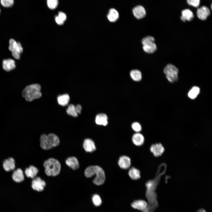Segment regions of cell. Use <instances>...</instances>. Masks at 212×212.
<instances>
[{"mask_svg": "<svg viewBox=\"0 0 212 212\" xmlns=\"http://www.w3.org/2000/svg\"><path fill=\"white\" fill-rule=\"evenodd\" d=\"M69 97L67 94H65L58 96L57 100L58 104L63 106L67 105L69 101Z\"/></svg>", "mask_w": 212, "mask_h": 212, "instance_id": "24", "label": "cell"}, {"mask_svg": "<svg viewBox=\"0 0 212 212\" xmlns=\"http://www.w3.org/2000/svg\"><path fill=\"white\" fill-rule=\"evenodd\" d=\"M132 12L134 16L138 19L143 18L146 14L145 9L141 5H138L135 7L133 9Z\"/></svg>", "mask_w": 212, "mask_h": 212, "instance_id": "11", "label": "cell"}, {"mask_svg": "<svg viewBox=\"0 0 212 212\" xmlns=\"http://www.w3.org/2000/svg\"><path fill=\"white\" fill-rule=\"evenodd\" d=\"M163 71L167 79L170 82H175L178 80V70L174 65L170 64H168Z\"/></svg>", "mask_w": 212, "mask_h": 212, "instance_id": "6", "label": "cell"}, {"mask_svg": "<svg viewBox=\"0 0 212 212\" xmlns=\"http://www.w3.org/2000/svg\"><path fill=\"white\" fill-rule=\"evenodd\" d=\"M45 186V181L39 177L34 178L32 181V187L35 191L39 192L42 191Z\"/></svg>", "mask_w": 212, "mask_h": 212, "instance_id": "7", "label": "cell"}, {"mask_svg": "<svg viewBox=\"0 0 212 212\" xmlns=\"http://www.w3.org/2000/svg\"><path fill=\"white\" fill-rule=\"evenodd\" d=\"M132 139L133 143L138 146L142 145L143 143L144 140L143 136L139 132L134 134L132 136Z\"/></svg>", "mask_w": 212, "mask_h": 212, "instance_id": "21", "label": "cell"}, {"mask_svg": "<svg viewBox=\"0 0 212 212\" xmlns=\"http://www.w3.org/2000/svg\"><path fill=\"white\" fill-rule=\"evenodd\" d=\"M210 12L209 9L205 6L198 8L197 11V15L200 19L204 20L210 15Z\"/></svg>", "mask_w": 212, "mask_h": 212, "instance_id": "9", "label": "cell"}, {"mask_svg": "<svg viewBox=\"0 0 212 212\" xmlns=\"http://www.w3.org/2000/svg\"><path fill=\"white\" fill-rule=\"evenodd\" d=\"M66 164L74 170H75L79 168V164L77 158L74 157H69L66 160Z\"/></svg>", "mask_w": 212, "mask_h": 212, "instance_id": "17", "label": "cell"}, {"mask_svg": "<svg viewBox=\"0 0 212 212\" xmlns=\"http://www.w3.org/2000/svg\"><path fill=\"white\" fill-rule=\"evenodd\" d=\"M85 175L87 178L93 175L96 176L93 180L94 183L97 185H100L104 183L105 180V175L103 170L97 165H92L87 167L85 171Z\"/></svg>", "mask_w": 212, "mask_h": 212, "instance_id": "1", "label": "cell"}, {"mask_svg": "<svg viewBox=\"0 0 212 212\" xmlns=\"http://www.w3.org/2000/svg\"><path fill=\"white\" fill-rule=\"evenodd\" d=\"M41 88V86L38 84H34L27 86L23 90L22 95L26 101L31 102L42 96Z\"/></svg>", "mask_w": 212, "mask_h": 212, "instance_id": "2", "label": "cell"}, {"mask_svg": "<svg viewBox=\"0 0 212 212\" xmlns=\"http://www.w3.org/2000/svg\"><path fill=\"white\" fill-rule=\"evenodd\" d=\"M148 205V203L145 201L142 200L135 201L131 204L132 208L142 211L146 208Z\"/></svg>", "mask_w": 212, "mask_h": 212, "instance_id": "12", "label": "cell"}, {"mask_svg": "<svg viewBox=\"0 0 212 212\" xmlns=\"http://www.w3.org/2000/svg\"><path fill=\"white\" fill-rule=\"evenodd\" d=\"M92 200L93 203L96 206H99L102 204V199L100 196L97 194H95L93 196Z\"/></svg>", "mask_w": 212, "mask_h": 212, "instance_id": "29", "label": "cell"}, {"mask_svg": "<svg viewBox=\"0 0 212 212\" xmlns=\"http://www.w3.org/2000/svg\"><path fill=\"white\" fill-rule=\"evenodd\" d=\"M12 178L14 181L17 183L23 181L24 176L22 170L20 168H18L15 170L13 173Z\"/></svg>", "mask_w": 212, "mask_h": 212, "instance_id": "19", "label": "cell"}, {"mask_svg": "<svg viewBox=\"0 0 212 212\" xmlns=\"http://www.w3.org/2000/svg\"><path fill=\"white\" fill-rule=\"evenodd\" d=\"M45 172L48 176H55L59 173L61 164L57 160L51 158L45 161L44 163Z\"/></svg>", "mask_w": 212, "mask_h": 212, "instance_id": "4", "label": "cell"}, {"mask_svg": "<svg viewBox=\"0 0 212 212\" xmlns=\"http://www.w3.org/2000/svg\"><path fill=\"white\" fill-rule=\"evenodd\" d=\"M0 3L4 7L9 8L12 7L14 4V0H0Z\"/></svg>", "mask_w": 212, "mask_h": 212, "instance_id": "31", "label": "cell"}, {"mask_svg": "<svg viewBox=\"0 0 212 212\" xmlns=\"http://www.w3.org/2000/svg\"><path fill=\"white\" fill-rule=\"evenodd\" d=\"M58 16L64 21L66 19L67 17L66 15L62 12H59Z\"/></svg>", "mask_w": 212, "mask_h": 212, "instance_id": "35", "label": "cell"}, {"mask_svg": "<svg viewBox=\"0 0 212 212\" xmlns=\"http://www.w3.org/2000/svg\"><path fill=\"white\" fill-rule=\"evenodd\" d=\"M2 67L4 70L7 72L14 69L16 67L15 61L11 58L4 59L2 61Z\"/></svg>", "mask_w": 212, "mask_h": 212, "instance_id": "8", "label": "cell"}, {"mask_svg": "<svg viewBox=\"0 0 212 212\" xmlns=\"http://www.w3.org/2000/svg\"><path fill=\"white\" fill-rule=\"evenodd\" d=\"M197 212H206L205 210L202 209L199 210Z\"/></svg>", "mask_w": 212, "mask_h": 212, "instance_id": "38", "label": "cell"}, {"mask_svg": "<svg viewBox=\"0 0 212 212\" xmlns=\"http://www.w3.org/2000/svg\"><path fill=\"white\" fill-rule=\"evenodd\" d=\"M47 4L49 9H54L57 7L58 5V0H47Z\"/></svg>", "mask_w": 212, "mask_h": 212, "instance_id": "30", "label": "cell"}, {"mask_svg": "<svg viewBox=\"0 0 212 212\" xmlns=\"http://www.w3.org/2000/svg\"><path fill=\"white\" fill-rule=\"evenodd\" d=\"M188 4L195 7H198L200 4V0H187Z\"/></svg>", "mask_w": 212, "mask_h": 212, "instance_id": "34", "label": "cell"}, {"mask_svg": "<svg viewBox=\"0 0 212 212\" xmlns=\"http://www.w3.org/2000/svg\"><path fill=\"white\" fill-rule=\"evenodd\" d=\"M0 11H1V10H0Z\"/></svg>", "mask_w": 212, "mask_h": 212, "instance_id": "39", "label": "cell"}, {"mask_svg": "<svg viewBox=\"0 0 212 212\" xmlns=\"http://www.w3.org/2000/svg\"><path fill=\"white\" fill-rule=\"evenodd\" d=\"M95 122L98 125L106 126L108 124L107 116L104 113L98 114L96 116Z\"/></svg>", "mask_w": 212, "mask_h": 212, "instance_id": "15", "label": "cell"}, {"mask_svg": "<svg viewBox=\"0 0 212 212\" xmlns=\"http://www.w3.org/2000/svg\"><path fill=\"white\" fill-rule=\"evenodd\" d=\"M55 20L56 22L59 25H62L64 23V21L60 19L58 16L55 17Z\"/></svg>", "mask_w": 212, "mask_h": 212, "instance_id": "36", "label": "cell"}, {"mask_svg": "<svg viewBox=\"0 0 212 212\" xmlns=\"http://www.w3.org/2000/svg\"><path fill=\"white\" fill-rule=\"evenodd\" d=\"M119 17L118 12L114 8L110 9L107 15V18L110 21L115 22L116 21Z\"/></svg>", "mask_w": 212, "mask_h": 212, "instance_id": "23", "label": "cell"}, {"mask_svg": "<svg viewBox=\"0 0 212 212\" xmlns=\"http://www.w3.org/2000/svg\"><path fill=\"white\" fill-rule=\"evenodd\" d=\"M155 41V39L153 37L147 36L143 38L142 40V43L143 45H144L149 42H154Z\"/></svg>", "mask_w": 212, "mask_h": 212, "instance_id": "33", "label": "cell"}, {"mask_svg": "<svg viewBox=\"0 0 212 212\" xmlns=\"http://www.w3.org/2000/svg\"><path fill=\"white\" fill-rule=\"evenodd\" d=\"M83 145L85 150L87 152H92L96 149L94 142L90 138L85 139Z\"/></svg>", "mask_w": 212, "mask_h": 212, "instance_id": "10", "label": "cell"}, {"mask_svg": "<svg viewBox=\"0 0 212 212\" xmlns=\"http://www.w3.org/2000/svg\"><path fill=\"white\" fill-rule=\"evenodd\" d=\"M157 46L154 42H150L143 45V49L146 52L151 54L157 50Z\"/></svg>", "mask_w": 212, "mask_h": 212, "instance_id": "22", "label": "cell"}, {"mask_svg": "<svg viewBox=\"0 0 212 212\" xmlns=\"http://www.w3.org/2000/svg\"><path fill=\"white\" fill-rule=\"evenodd\" d=\"M68 114L74 117H77L78 113L76 110L75 106L73 104L69 105L66 110Z\"/></svg>", "mask_w": 212, "mask_h": 212, "instance_id": "28", "label": "cell"}, {"mask_svg": "<svg viewBox=\"0 0 212 212\" xmlns=\"http://www.w3.org/2000/svg\"><path fill=\"white\" fill-rule=\"evenodd\" d=\"M76 110L78 114H80L82 110V107L80 104L77 105L75 106Z\"/></svg>", "mask_w": 212, "mask_h": 212, "instance_id": "37", "label": "cell"}, {"mask_svg": "<svg viewBox=\"0 0 212 212\" xmlns=\"http://www.w3.org/2000/svg\"><path fill=\"white\" fill-rule=\"evenodd\" d=\"M181 14L180 19L183 22L190 21L193 19L194 16L193 12L188 9L183 10L181 12Z\"/></svg>", "mask_w": 212, "mask_h": 212, "instance_id": "18", "label": "cell"}, {"mask_svg": "<svg viewBox=\"0 0 212 212\" xmlns=\"http://www.w3.org/2000/svg\"><path fill=\"white\" fill-rule=\"evenodd\" d=\"M38 172V169L33 165H30L26 168L25 171V173L26 176L32 178H35Z\"/></svg>", "mask_w": 212, "mask_h": 212, "instance_id": "20", "label": "cell"}, {"mask_svg": "<svg viewBox=\"0 0 212 212\" xmlns=\"http://www.w3.org/2000/svg\"><path fill=\"white\" fill-rule=\"evenodd\" d=\"M150 150L155 156L158 157L161 155L164 152V148L161 144H156L151 145Z\"/></svg>", "mask_w": 212, "mask_h": 212, "instance_id": "13", "label": "cell"}, {"mask_svg": "<svg viewBox=\"0 0 212 212\" xmlns=\"http://www.w3.org/2000/svg\"><path fill=\"white\" fill-rule=\"evenodd\" d=\"M3 167L6 171L14 170L15 167L14 159L12 158H10L5 160L3 163Z\"/></svg>", "mask_w": 212, "mask_h": 212, "instance_id": "16", "label": "cell"}, {"mask_svg": "<svg viewBox=\"0 0 212 212\" xmlns=\"http://www.w3.org/2000/svg\"><path fill=\"white\" fill-rule=\"evenodd\" d=\"M40 145L43 149L49 150L58 146L59 140L58 137L53 133H50L46 135L42 134L40 136Z\"/></svg>", "mask_w": 212, "mask_h": 212, "instance_id": "3", "label": "cell"}, {"mask_svg": "<svg viewBox=\"0 0 212 212\" xmlns=\"http://www.w3.org/2000/svg\"><path fill=\"white\" fill-rule=\"evenodd\" d=\"M118 164L121 168L125 169H127L130 165V159L129 157L126 156H122L120 158Z\"/></svg>", "mask_w": 212, "mask_h": 212, "instance_id": "14", "label": "cell"}, {"mask_svg": "<svg viewBox=\"0 0 212 212\" xmlns=\"http://www.w3.org/2000/svg\"><path fill=\"white\" fill-rule=\"evenodd\" d=\"M132 127L135 132H138L142 130V127L140 124L138 122H135L132 125Z\"/></svg>", "mask_w": 212, "mask_h": 212, "instance_id": "32", "label": "cell"}, {"mask_svg": "<svg viewBox=\"0 0 212 212\" xmlns=\"http://www.w3.org/2000/svg\"><path fill=\"white\" fill-rule=\"evenodd\" d=\"M130 74L131 78L134 81L138 82L140 81L142 79V74L139 70H132L131 71Z\"/></svg>", "mask_w": 212, "mask_h": 212, "instance_id": "27", "label": "cell"}, {"mask_svg": "<svg viewBox=\"0 0 212 212\" xmlns=\"http://www.w3.org/2000/svg\"><path fill=\"white\" fill-rule=\"evenodd\" d=\"M200 88L196 86L193 87L189 90L188 93V97L191 99L196 98L200 92Z\"/></svg>", "mask_w": 212, "mask_h": 212, "instance_id": "25", "label": "cell"}, {"mask_svg": "<svg viewBox=\"0 0 212 212\" xmlns=\"http://www.w3.org/2000/svg\"><path fill=\"white\" fill-rule=\"evenodd\" d=\"M9 49L15 59L18 60L20 59L23 49L20 42L16 41L13 39H10L9 41Z\"/></svg>", "mask_w": 212, "mask_h": 212, "instance_id": "5", "label": "cell"}, {"mask_svg": "<svg viewBox=\"0 0 212 212\" xmlns=\"http://www.w3.org/2000/svg\"><path fill=\"white\" fill-rule=\"evenodd\" d=\"M128 174L131 178L134 180L138 179L140 177V171L134 167H132L129 170Z\"/></svg>", "mask_w": 212, "mask_h": 212, "instance_id": "26", "label": "cell"}]
</instances>
